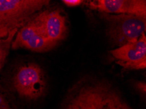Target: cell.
Returning <instances> with one entry per match:
<instances>
[{"instance_id":"cell-4","label":"cell","mask_w":146,"mask_h":109,"mask_svg":"<svg viewBox=\"0 0 146 109\" xmlns=\"http://www.w3.org/2000/svg\"><path fill=\"white\" fill-rule=\"evenodd\" d=\"M17 93L23 98L34 100L45 92L46 82L43 71L36 63H27L20 67L13 78Z\"/></svg>"},{"instance_id":"cell-12","label":"cell","mask_w":146,"mask_h":109,"mask_svg":"<svg viewBox=\"0 0 146 109\" xmlns=\"http://www.w3.org/2000/svg\"><path fill=\"white\" fill-rule=\"evenodd\" d=\"M3 41H4V39H0V46H1L2 45V44H3Z\"/></svg>"},{"instance_id":"cell-10","label":"cell","mask_w":146,"mask_h":109,"mask_svg":"<svg viewBox=\"0 0 146 109\" xmlns=\"http://www.w3.org/2000/svg\"><path fill=\"white\" fill-rule=\"evenodd\" d=\"M64 3L69 6H76L82 3L83 0H62Z\"/></svg>"},{"instance_id":"cell-2","label":"cell","mask_w":146,"mask_h":109,"mask_svg":"<svg viewBox=\"0 0 146 109\" xmlns=\"http://www.w3.org/2000/svg\"><path fill=\"white\" fill-rule=\"evenodd\" d=\"M52 0H0V39L32 20Z\"/></svg>"},{"instance_id":"cell-13","label":"cell","mask_w":146,"mask_h":109,"mask_svg":"<svg viewBox=\"0 0 146 109\" xmlns=\"http://www.w3.org/2000/svg\"><path fill=\"white\" fill-rule=\"evenodd\" d=\"M0 109H12V108H10L9 107H8V108H0Z\"/></svg>"},{"instance_id":"cell-5","label":"cell","mask_w":146,"mask_h":109,"mask_svg":"<svg viewBox=\"0 0 146 109\" xmlns=\"http://www.w3.org/2000/svg\"><path fill=\"white\" fill-rule=\"evenodd\" d=\"M56 46L44 35L36 20L32 19L18 30L13 39L12 49L23 48L35 52H47Z\"/></svg>"},{"instance_id":"cell-7","label":"cell","mask_w":146,"mask_h":109,"mask_svg":"<svg viewBox=\"0 0 146 109\" xmlns=\"http://www.w3.org/2000/svg\"><path fill=\"white\" fill-rule=\"evenodd\" d=\"M35 19L45 37L56 45L65 37L67 32L66 18L58 10L43 11Z\"/></svg>"},{"instance_id":"cell-8","label":"cell","mask_w":146,"mask_h":109,"mask_svg":"<svg viewBox=\"0 0 146 109\" xmlns=\"http://www.w3.org/2000/svg\"><path fill=\"white\" fill-rule=\"evenodd\" d=\"M95 7L106 14L146 17V0H98Z\"/></svg>"},{"instance_id":"cell-11","label":"cell","mask_w":146,"mask_h":109,"mask_svg":"<svg viewBox=\"0 0 146 109\" xmlns=\"http://www.w3.org/2000/svg\"><path fill=\"white\" fill-rule=\"evenodd\" d=\"M9 107V104L7 102L5 98L0 94V108H8Z\"/></svg>"},{"instance_id":"cell-14","label":"cell","mask_w":146,"mask_h":109,"mask_svg":"<svg viewBox=\"0 0 146 109\" xmlns=\"http://www.w3.org/2000/svg\"><path fill=\"white\" fill-rule=\"evenodd\" d=\"M92 1H98V0H92Z\"/></svg>"},{"instance_id":"cell-6","label":"cell","mask_w":146,"mask_h":109,"mask_svg":"<svg viewBox=\"0 0 146 109\" xmlns=\"http://www.w3.org/2000/svg\"><path fill=\"white\" fill-rule=\"evenodd\" d=\"M116 63L127 69L141 70L146 67L145 33L136 41L118 46L110 52Z\"/></svg>"},{"instance_id":"cell-3","label":"cell","mask_w":146,"mask_h":109,"mask_svg":"<svg viewBox=\"0 0 146 109\" xmlns=\"http://www.w3.org/2000/svg\"><path fill=\"white\" fill-rule=\"evenodd\" d=\"M105 17L109 22L108 35L117 47L136 41L145 33L146 17L106 13Z\"/></svg>"},{"instance_id":"cell-1","label":"cell","mask_w":146,"mask_h":109,"mask_svg":"<svg viewBox=\"0 0 146 109\" xmlns=\"http://www.w3.org/2000/svg\"><path fill=\"white\" fill-rule=\"evenodd\" d=\"M60 109H134L111 83L88 79L69 91Z\"/></svg>"},{"instance_id":"cell-9","label":"cell","mask_w":146,"mask_h":109,"mask_svg":"<svg viewBox=\"0 0 146 109\" xmlns=\"http://www.w3.org/2000/svg\"><path fill=\"white\" fill-rule=\"evenodd\" d=\"M17 33L13 32L10 33L6 38L4 39V41L2 45L0 46V71H1L2 67L5 63L6 57L7 56L9 52V49L11 46V43L13 39L16 35Z\"/></svg>"}]
</instances>
